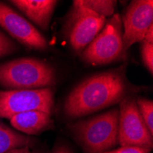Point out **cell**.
I'll return each instance as SVG.
<instances>
[{
    "label": "cell",
    "mask_w": 153,
    "mask_h": 153,
    "mask_svg": "<svg viewBox=\"0 0 153 153\" xmlns=\"http://www.w3.org/2000/svg\"><path fill=\"white\" fill-rule=\"evenodd\" d=\"M126 93L123 69L97 74L82 81L70 93L64 113L73 118L86 116L120 102Z\"/></svg>",
    "instance_id": "obj_1"
},
{
    "label": "cell",
    "mask_w": 153,
    "mask_h": 153,
    "mask_svg": "<svg viewBox=\"0 0 153 153\" xmlns=\"http://www.w3.org/2000/svg\"><path fill=\"white\" fill-rule=\"evenodd\" d=\"M55 82L54 69L38 59L21 58L0 64V85L7 88L40 89L53 85Z\"/></svg>",
    "instance_id": "obj_2"
},
{
    "label": "cell",
    "mask_w": 153,
    "mask_h": 153,
    "mask_svg": "<svg viewBox=\"0 0 153 153\" xmlns=\"http://www.w3.org/2000/svg\"><path fill=\"white\" fill-rule=\"evenodd\" d=\"M119 110H112L73 126L78 140L88 153H103L117 143Z\"/></svg>",
    "instance_id": "obj_3"
},
{
    "label": "cell",
    "mask_w": 153,
    "mask_h": 153,
    "mask_svg": "<svg viewBox=\"0 0 153 153\" xmlns=\"http://www.w3.org/2000/svg\"><path fill=\"white\" fill-rule=\"evenodd\" d=\"M124 54L122 21L118 14H115L83 50L82 58L89 64L101 65L118 60Z\"/></svg>",
    "instance_id": "obj_4"
},
{
    "label": "cell",
    "mask_w": 153,
    "mask_h": 153,
    "mask_svg": "<svg viewBox=\"0 0 153 153\" xmlns=\"http://www.w3.org/2000/svg\"><path fill=\"white\" fill-rule=\"evenodd\" d=\"M53 108V93L51 88L25 89L0 92V117L11 118L13 116L41 111L51 114Z\"/></svg>",
    "instance_id": "obj_5"
},
{
    "label": "cell",
    "mask_w": 153,
    "mask_h": 153,
    "mask_svg": "<svg viewBox=\"0 0 153 153\" xmlns=\"http://www.w3.org/2000/svg\"><path fill=\"white\" fill-rule=\"evenodd\" d=\"M117 142L122 146H137L149 149L153 147L149 133L134 99L123 98L119 105Z\"/></svg>",
    "instance_id": "obj_6"
},
{
    "label": "cell",
    "mask_w": 153,
    "mask_h": 153,
    "mask_svg": "<svg viewBox=\"0 0 153 153\" xmlns=\"http://www.w3.org/2000/svg\"><path fill=\"white\" fill-rule=\"evenodd\" d=\"M105 24V18L98 16L81 5L79 0L74 1L70 17L69 39L74 50H85L98 35Z\"/></svg>",
    "instance_id": "obj_7"
},
{
    "label": "cell",
    "mask_w": 153,
    "mask_h": 153,
    "mask_svg": "<svg viewBox=\"0 0 153 153\" xmlns=\"http://www.w3.org/2000/svg\"><path fill=\"white\" fill-rule=\"evenodd\" d=\"M153 22L152 0H135L130 3L123 18V51L126 52L136 42H142Z\"/></svg>",
    "instance_id": "obj_8"
},
{
    "label": "cell",
    "mask_w": 153,
    "mask_h": 153,
    "mask_svg": "<svg viewBox=\"0 0 153 153\" xmlns=\"http://www.w3.org/2000/svg\"><path fill=\"white\" fill-rule=\"evenodd\" d=\"M0 26L14 39L23 45L35 49L45 50L48 42L36 27L23 17L4 3L0 2Z\"/></svg>",
    "instance_id": "obj_9"
},
{
    "label": "cell",
    "mask_w": 153,
    "mask_h": 153,
    "mask_svg": "<svg viewBox=\"0 0 153 153\" xmlns=\"http://www.w3.org/2000/svg\"><path fill=\"white\" fill-rule=\"evenodd\" d=\"M40 29L47 31L55 6L58 3L52 0H15L11 1Z\"/></svg>",
    "instance_id": "obj_10"
},
{
    "label": "cell",
    "mask_w": 153,
    "mask_h": 153,
    "mask_svg": "<svg viewBox=\"0 0 153 153\" xmlns=\"http://www.w3.org/2000/svg\"><path fill=\"white\" fill-rule=\"evenodd\" d=\"M12 126L26 133L38 134L52 126L51 115L41 111H29L13 116L10 118Z\"/></svg>",
    "instance_id": "obj_11"
},
{
    "label": "cell",
    "mask_w": 153,
    "mask_h": 153,
    "mask_svg": "<svg viewBox=\"0 0 153 153\" xmlns=\"http://www.w3.org/2000/svg\"><path fill=\"white\" fill-rule=\"evenodd\" d=\"M30 143V138L11 130L0 123V153L22 148Z\"/></svg>",
    "instance_id": "obj_12"
},
{
    "label": "cell",
    "mask_w": 153,
    "mask_h": 153,
    "mask_svg": "<svg viewBox=\"0 0 153 153\" xmlns=\"http://www.w3.org/2000/svg\"><path fill=\"white\" fill-rule=\"evenodd\" d=\"M81 5L101 17H111L114 14L117 1L111 0H79Z\"/></svg>",
    "instance_id": "obj_13"
},
{
    "label": "cell",
    "mask_w": 153,
    "mask_h": 153,
    "mask_svg": "<svg viewBox=\"0 0 153 153\" xmlns=\"http://www.w3.org/2000/svg\"><path fill=\"white\" fill-rule=\"evenodd\" d=\"M136 103L149 133L153 135V102L145 98H138Z\"/></svg>",
    "instance_id": "obj_14"
},
{
    "label": "cell",
    "mask_w": 153,
    "mask_h": 153,
    "mask_svg": "<svg viewBox=\"0 0 153 153\" xmlns=\"http://www.w3.org/2000/svg\"><path fill=\"white\" fill-rule=\"evenodd\" d=\"M141 56L146 68L150 74L153 73V44L142 41L141 45Z\"/></svg>",
    "instance_id": "obj_15"
},
{
    "label": "cell",
    "mask_w": 153,
    "mask_h": 153,
    "mask_svg": "<svg viewBox=\"0 0 153 153\" xmlns=\"http://www.w3.org/2000/svg\"><path fill=\"white\" fill-rule=\"evenodd\" d=\"M16 50L13 41L8 39L3 33L0 32V57L6 56Z\"/></svg>",
    "instance_id": "obj_16"
},
{
    "label": "cell",
    "mask_w": 153,
    "mask_h": 153,
    "mask_svg": "<svg viewBox=\"0 0 153 153\" xmlns=\"http://www.w3.org/2000/svg\"><path fill=\"white\" fill-rule=\"evenodd\" d=\"M150 149L137 146H125L118 149L112 150V153H149Z\"/></svg>",
    "instance_id": "obj_17"
},
{
    "label": "cell",
    "mask_w": 153,
    "mask_h": 153,
    "mask_svg": "<svg viewBox=\"0 0 153 153\" xmlns=\"http://www.w3.org/2000/svg\"><path fill=\"white\" fill-rule=\"evenodd\" d=\"M143 41H145V42H148V43L153 44V25L148 30Z\"/></svg>",
    "instance_id": "obj_18"
},
{
    "label": "cell",
    "mask_w": 153,
    "mask_h": 153,
    "mask_svg": "<svg viewBox=\"0 0 153 153\" xmlns=\"http://www.w3.org/2000/svg\"><path fill=\"white\" fill-rule=\"evenodd\" d=\"M5 153H30L29 151V149L27 147H22V148H18V149H11L7 152H5Z\"/></svg>",
    "instance_id": "obj_19"
},
{
    "label": "cell",
    "mask_w": 153,
    "mask_h": 153,
    "mask_svg": "<svg viewBox=\"0 0 153 153\" xmlns=\"http://www.w3.org/2000/svg\"><path fill=\"white\" fill-rule=\"evenodd\" d=\"M53 153H72L70 150H69L67 148H64V147H60L58 149H56Z\"/></svg>",
    "instance_id": "obj_20"
},
{
    "label": "cell",
    "mask_w": 153,
    "mask_h": 153,
    "mask_svg": "<svg viewBox=\"0 0 153 153\" xmlns=\"http://www.w3.org/2000/svg\"><path fill=\"white\" fill-rule=\"evenodd\" d=\"M103 153H112L111 151H105V152H103Z\"/></svg>",
    "instance_id": "obj_21"
}]
</instances>
